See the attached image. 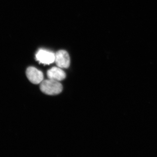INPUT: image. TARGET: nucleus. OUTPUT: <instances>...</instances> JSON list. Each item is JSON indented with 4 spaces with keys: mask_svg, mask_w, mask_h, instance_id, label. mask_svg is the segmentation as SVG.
<instances>
[{
    "mask_svg": "<svg viewBox=\"0 0 157 157\" xmlns=\"http://www.w3.org/2000/svg\"><path fill=\"white\" fill-rule=\"evenodd\" d=\"M47 76L49 79L56 81H61L66 78V74L63 70L59 67H54L48 70Z\"/></svg>",
    "mask_w": 157,
    "mask_h": 157,
    "instance_id": "nucleus-5",
    "label": "nucleus"
},
{
    "mask_svg": "<svg viewBox=\"0 0 157 157\" xmlns=\"http://www.w3.org/2000/svg\"><path fill=\"white\" fill-rule=\"evenodd\" d=\"M40 88L42 93L49 95L58 94L63 90V86L59 81L49 78L41 82Z\"/></svg>",
    "mask_w": 157,
    "mask_h": 157,
    "instance_id": "nucleus-1",
    "label": "nucleus"
},
{
    "mask_svg": "<svg viewBox=\"0 0 157 157\" xmlns=\"http://www.w3.org/2000/svg\"><path fill=\"white\" fill-rule=\"evenodd\" d=\"M55 61L59 67L68 68L70 65L69 54L65 50H59L55 54Z\"/></svg>",
    "mask_w": 157,
    "mask_h": 157,
    "instance_id": "nucleus-4",
    "label": "nucleus"
},
{
    "mask_svg": "<svg viewBox=\"0 0 157 157\" xmlns=\"http://www.w3.org/2000/svg\"><path fill=\"white\" fill-rule=\"evenodd\" d=\"M26 74L29 80L33 84L41 83L44 78L43 73L34 67H31L28 68Z\"/></svg>",
    "mask_w": 157,
    "mask_h": 157,
    "instance_id": "nucleus-3",
    "label": "nucleus"
},
{
    "mask_svg": "<svg viewBox=\"0 0 157 157\" xmlns=\"http://www.w3.org/2000/svg\"><path fill=\"white\" fill-rule=\"evenodd\" d=\"M36 59L41 63L49 65L55 60V54L51 52L40 49L36 54Z\"/></svg>",
    "mask_w": 157,
    "mask_h": 157,
    "instance_id": "nucleus-2",
    "label": "nucleus"
}]
</instances>
